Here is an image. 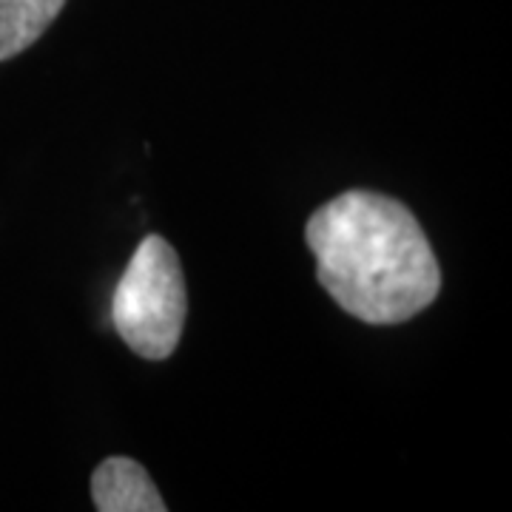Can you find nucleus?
I'll return each mask as SVG.
<instances>
[{
    "label": "nucleus",
    "instance_id": "1",
    "mask_svg": "<svg viewBox=\"0 0 512 512\" xmlns=\"http://www.w3.org/2000/svg\"><path fill=\"white\" fill-rule=\"evenodd\" d=\"M305 239L330 299L367 325H399L430 308L441 271L410 208L376 191H345L313 211Z\"/></svg>",
    "mask_w": 512,
    "mask_h": 512
},
{
    "label": "nucleus",
    "instance_id": "4",
    "mask_svg": "<svg viewBox=\"0 0 512 512\" xmlns=\"http://www.w3.org/2000/svg\"><path fill=\"white\" fill-rule=\"evenodd\" d=\"M66 0H0V60L26 52L55 23Z\"/></svg>",
    "mask_w": 512,
    "mask_h": 512
},
{
    "label": "nucleus",
    "instance_id": "3",
    "mask_svg": "<svg viewBox=\"0 0 512 512\" xmlns=\"http://www.w3.org/2000/svg\"><path fill=\"white\" fill-rule=\"evenodd\" d=\"M92 501L100 512H165L163 495L134 458H106L92 476Z\"/></svg>",
    "mask_w": 512,
    "mask_h": 512
},
{
    "label": "nucleus",
    "instance_id": "2",
    "mask_svg": "<svg viewBox=\"0 0 512 512\" xmlns=\"http://www.w3.org/2000/svg\"><path fill=\"white\" fill-rule=\"evenodd\" d=\"M183 265L171 242L148 234L128 259L111 296V319L120 339L148 362L168 359L185 328Z\"/></svg>",
    "mask_w": 512,
    "mask_h": 512
}]
</instances>
